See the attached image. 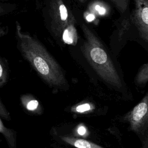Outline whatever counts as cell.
<instances>
[{"label": "cell", "instance_id": "cell-8", "mask_svg": "<svg viewBox=\"0 0 148 148\" xmlns=\"http://www.w3.org/2000/svg\"><path fill=\"white\" fill-rule=\"evenodd\" d=\"M138 87L143 88L148 83V62L143 65L139 69L134 79Z\"/></svg>", "mask_w": 148, "mask_h": 148}, {"label": "cell", "instance_id": "cell-5", "mask_svg": "<svg viewBox=\"0 0 148 148\" xmlns=\"http://www.w3.org/2000/svg\"><path fill=\"white\" fill-rule=\"evenodd\" d=\"M132 20L142 39L148 44V0H134Z\"/></svg>", "mask_w": 148, "mask_h": 148}, {"label": "cell", "instance_id": "cell-10", "mask_svg": "<svg viewBox=\"0 0 148 148\" xmlns=\"http://www.w3.org/2000/svg\"><path fill=\"white\" fill-rule=\"evenodd\" d=\"M95 109L94 105L90 102L79 103L72 108L71 110L74 113L83 114L91 112Z\"/></svg>", "mask_w": 148, "mask_h": 148}, {"label": "cell", "instance_id": "cell-11", "mask_svg": "<svg viewBox=\"0 0 148 148\" xmlns=\"http://www.w3.org/2000/svg\"><path fill=\"white\" fill-rule=\"evenodd\" d=\"M116 7L119 11L124 13L128 8L129 0H109Z\"/></svg>", "mask_w": 148, "mask_h": 148}, {"label": "cell", "instance_id": "cell-4", "mask_svg": "<svg viewBox=\"0 0 148 148\" xmlns=\"http://www.w3.org/2000/svg\"><path fill=\"white\" fill-rule=\"evenodd\" d=\"M130 130L142 143L148 136V90L140 101L123 117Z\"/></svg>", "mask_w": 148, "mask_h": 148}, {"label": "cell", "instance_id": "cell-9", "mask_svg": "<svg viewBox=\"0 0 148 148\" xmlns=\"http://www.w3.org/2000/svg\"><path fill=\"white\" fill-rule=\"evenodd\" d=\"M0 132L6 138L10 148H16L15 132L11 129L6 127L2 121L0 120Z\"/></svg>", "mask_w": 148, "mask_h": 148}, {"label": "cell", "instance_id": "cell-13", "mask_svg": "<svg viewBox=\"0 0 148 148\" xmlns=\"http://www.w3.org/2000/svg\"><path fill=\"white\" fill-rule=\"evenodd\" d=\"M0 116L2 118H3L6 120H9L10 119L9 113L7 111L6 109L1 101L0 102Z\"/></svg>", "mask_w": 148, "mask_h": 148}, {"label": "cell", "instance_id": "cell-1", "mask_svg": "<svg viewBox=\"0 0 148 148\" xmlns=\"http://www.w3.org/2000/svg\"><path fill=\"white\" fill-rule=\"evenodd\" d=\"M16 38L23 56L48 85L58 88L66 86V80L59 64L38 39L21 31L17 22Z\"/></svg>", "mask_w": 148, "mask_h": 148}, {"label": "cell", "instance_id": "cell-16", "mask_svg": "<svg viewBox=\"0 0 148 148\" xmlns=\"http://www.w3.org/2000/svg\"><path fill=\"white\" fill-rule=\"evenodd\" d=\"M78 1H79L80 2H81V3H84L87 0H77Z\"/></svg>", "mask_w": 148, "mask_h": 148}, {"label": "cell", "instance_id": "cell-6", "mask_svg": "<svg viewBox=\"0 0 148 148\" xmlns=\"http://www.w3.org/2000/svg\"><path fill=\"white\" fill-rule=\"evenodd\" d=\"M62 140L76 148H103L98 145L83 139L71 136H61Z\"/></svg>", "mask_w": 148, "mask_h": 148}, {"label": "cell", "instance_id": "cell-7", "mask_svg": "<svg viewBox=\"0 0 148 148\" xmlns=\"http://www.w3.org/2000/svg\"><path fill=\"white\" fill-rule=\"evenodd\" d=\"M21 101L24 108L29 112L39 113L42 111L39 102L30 95H23L21 97Z\"/></svg>", "mask_w": 148, "mask_h": 148}, {"label": "cell", "instance_id": "cell-15", "mask_svg": "<svg viewBox=\"0 0 148 148\" xmlns=\"http://www.w3.org/2000/svg\"><path fill=\"white\" fill-rule=\"evenodd\" d=\"M141 143H142V148H148V136L147 138Z\"/></svg>", "mask_w": 148, "mask_h": 148}, {"label": "cell", "instance_id": "cell-14", "mask_svg": "<svg viewBox=\"0 0 148 148\" xmlns=\"http://www.w3.org/2000/svg\"><path fill=\"white\" fill-rule=\"evenodd\" d=\"M76 132L79 136H85L87 135V130L85 126L81 125L77 128Z\"/></svg>", "mask_w": 148, "mask_h": 148}, {"label": "cell", "instance_id": "cell-12", "mask_svg": "<svg viewBox=\"0 0 148 148\" xmlns=\"http://www.w3.org/2000/svg\"><path fill=\"white\" fill-rule=\"evenodd\" d=\"M7 79V71L6 70L5 65L1 61L0 64V86L1 87L6 83Z\"/></svg>", "mask_w": 148, "mask_h": 148}, {"label": "cell", "instance_id": "cell-3", "mask_svg": "<svg viewBox=\"0 0 148 148\" xmlns=\"http://www.w3.org/2000/svg\"><path fill=\"white\" fill-rule=\"evenodd\" d=\"M51 27L56 35L61 36L66 43L75 45L77 35L75 27V19L62 0H54L50 10Z\"/></svg>", "mask_w": 148, "mask_h": 148}, {"label": "cell", "instance_id": "cell-2", "mask_svg": "<svg viewBox=\"0 0 148 148\" xmlns=\"http://www.w3.org/2000/svg\"><path fill=\"white\" fill-rule=\"evenodd\" d=\"M81 28L84 36L82 51L88 63L104 82L120 92L126 91L125 86L101 40L84 24Z\"/></svg>", "mask_w": 148, "mask_h": 148}]
</instances>
